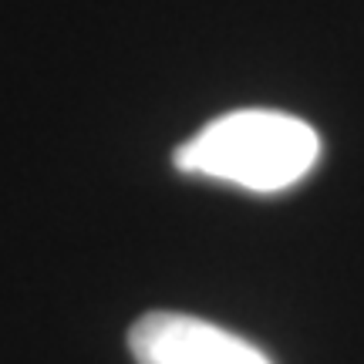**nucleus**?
<instances>
[{"mask_svg":"<svg viewBox=\"0 0 364 364\" xmlns=\"http://www.w3.org/2000/svg\"><path fill=\"white\" fill-rule=\"evenodd\" d=\"M321 159V135L304 118L243 108L209 122L176 149V169L250 193H284Z\"/></svg>","mask_w":364,"mask_h":364,"instance_id":"1","label":"nucleus"},{"mask_svg":"<svg viewBox=\"0 0 364 364\" xmlns=\"http://www.w3.org/2000/svg\"><path fill=\"white\" fill-rule=\"evenodd\" d=\"M129 348L139 364H273L233 331L172 311L139 317L129 331Z\"/></svg>","mask_w":364,"mask_h":364,"instance_id":"2","label":"nucleus"}]
</instances>
